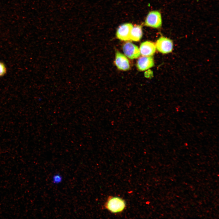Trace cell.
<instances>
[{
    "mask_svg": "<svg viewBox=\"0 0 219 219\" xmlns=\"http://www.w3.org/2000/svg\"><path fill=\"white\" fill-rule=\"evenodd\" d=\"M104 207L110 212L114 214L120 213L123 212L126 207L124 200L117 196H109L105 202Z\"/></svg>",
    "mask_w": 219,
    "mask_h": 219,
    "instance_id": "cell-1",
    "label": "cell"
},
{
    "mask_svg": "<svg viewBox=\"0 0 219 219\" xmlns=\"http://www.w3.org/2000/svg\"><path fill=\"white\" fill-rule=\"evenodd\" d=\"M145 26L155 28H159L162 25V19L160 13L157 11L149 12L145 21Z\"/></svg>",
    "mask_w": 219,
    "mask_h": 219,
    "instance_id": "cell-2",
    "label": "cell"
},
{
    "mask_svg": "<svg viewBox=\"0 0 219 219\" xmlns=\"http://www.w3.org/2000/svg\"><path fill=\"white\" fill-rule=\"evenodd\" d=\"M155 45L157 50L163 54L170 53L172 50V40L163 36L160 37L157 40Z\"/></svg>",
    "mask_w": 219,
    "mask_h": 219,
    "instance_id": "cell-3",
    "label": "cell"
},
{
    "mask_svg": "<svg viewBox=\"0 0 219 219\" xmlns=\"http://www.w3.org/2000/svg\"><path fill=\"white\" fill-rule=\"evenodd\" d=\"M132 24L127 23L120 25L116 32V36L120 40L123 41L130 40V34L133 27Z\"/></svg>",
    "mask_w": 219,
    "mask_h": 219,
    "instance_id": "cell-4",
    "label": "cell"
},
{
    "mask_svg": "<svg viewBox=\"0 0 219 219\" xmlns=\"http://www.w3.org/2000/svg\"><path fill=\"white\" fill-rule=\"evenodd\" d=\"M123 50L125 55L130 59L137 58L140 55L138 47L130 42L125 43L123 46Z\"/></svg>",
    "mask_w": 219,
    "mask_h": 219,
    "instance_id": "cell-5",
    "label": "cell"
},
{
    "mask_svg": "<svg viewBox=\"0 0 219 219\" xmlns=\"http://www.w3.org/2000/svg\"><path fill=\"white\" fill-rule=\"evenodd\" d=\"M115 63L120 70L127 71L130 68L129 61L124 55L117 51L116 53Z\"/></svg>",
    "mask_w": 219,
    "mask_h": 219,
    "instance_id": "cell-6",
    "label": "cell"
},
{
    "mask_svg": "<svg viewBox=\"0 0 219 219\" xmlns=\"http://www.w3.org/2000/svg\"><path fill=\"white\" fill-rule=\"evenodd\" d=\"M156 48L155 45L153 42L147 41L141 44L139 49L140 54L142 56H149L154 54Z\"/></svg>",
    "mask_w": 219,
    "mask_h": 219,
    "instance_id": "cell-7",
    "label": "cell"
},
{
    "mask_svg": "<svg viewBox=\"0 0 219 219\" xmlns=\"http://www.w3.org/2000/svg\"><path fill=\"white\" fill-rule=\"evenodd\" d=\"M154 64V60L152 57L143 56L138 59L137 67L139 71H144L153 67Z\"/></svg>",
    "mask_w": 219,
    "mask_h": 219,
    "instance_id": "cell-8",
    "label": "cell"
},
{
    "mask_svg": "<svg viewBox=\"0 0 219 219\" xmlns=\"http://www.w3.org/2000/svg\"><path fill=\"white\" fill-rule=\"evenodd\" d=\"M143 35L142 26L141 25H135L131 29L130 34V40L138 41L141 39Z\"/></svg>",
    "mask_w": 219,
    "mask_h": 219,
    "instance_id": "cell-9",
    "label": "cell"
},
{
    "mask_svg": "<svg viewBox=\"0 0 219 219\" xmlns=\"http://www.w3.org/2000/svg\"><path fill=\"white\" fill-rule=\"evenodd\" d=\"M7 69L5 64L0 61V77L4 76L6 73Z\"/></svg>",
    "mask_w": 219,
    "mask_h": 219,
    "instance_id": "cell-10",
    "label": "cell"
}]
</instances>
